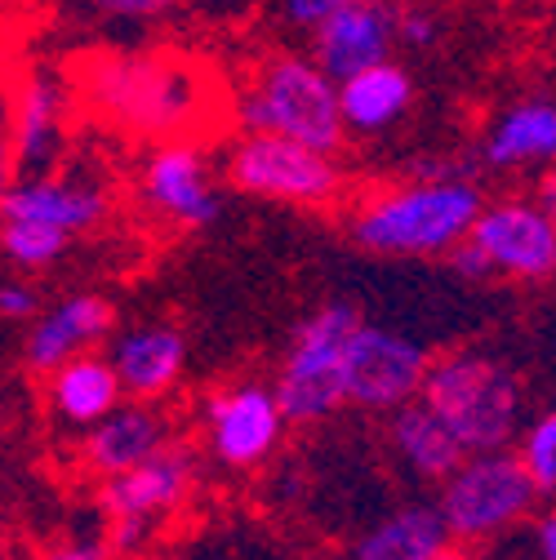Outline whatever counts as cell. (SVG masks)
Segmentation results:
<instances>
[{
    "instance_id": "cell-6",
    "label": "cell",
    "mask_w": 556,
    "mask_h": 560,
    "mask_svg": "<svg viewBox=\"0 0 556 560\" xmlns=\"http://www.w3.org/2000/svg\"><path fill=\"white\" fill-rule=\"evenodd\" d=\"M223 178L258 200H281V205H329L343 191V170L334 152H321L312 143L286 133H263L250 129L223 161Z\"/></svg>"
},
{
    "instance_id": "cell-31",
    "label": "cell",
    "mask_w": 556,
    "mask_h": 560,
    "mask_svg": "<svg viewBox=\"0 0 556 560\" xmlns=\"http://www.w3.org/2000/svg\"><path fill=\"white\" fill-rule=\"evenodd\" d=\"M352 0H286V19L294 23V27H308V32H316L325 19H334L338 10H347Z\"/></svg>"
},
{
    "instance_id": "cell-1",
    "label": "cell",
    "mask_w": 556,
    "mask_h": 560,
    "mask_svg": "<svg viewBox=\"0 0 556 560\" xmlns=\"http://www.w3.org/2000/svg\"><path fill=\"white\" fill-rule=\"evenodd\" d=\"M81 98L107 116L112 125L165 138L196 133L215 120V112L228 103L219 72L205 58L187 49H129V54H94L77 67Z\"/></svg>"
},
{
    "instance_id": "cell-27",
    "label": "cell",
    "mask_w": 556,
    "mask_h": 560,
    "mask_svg": "<svg viewBox=\"0 0 556 560\" xmlns=\"http://www.w3.org/2000/svg\"><path fill=\"white\" fill-rule=\"evenodd\" d=\"M90 10H99L103 19H125V23H143V19H161L183 0H85Z\"/></svg>"
},
{
    "instance_id": "cell-11",
    "label": "cell",
    "mask_w": 556,
    "mask_h": 560,
    "mask_svg": "<svg viewBox=\"0 0 556 560\" xmlns=\"http://www.w3.org/2000/svg\"><path fill=\"white\" fill-rule=\"evenodd\" d=\"M396 40H401V10L392 0H352L347 10H338L312 32V58L343 85L347 77L366 72V67L387 62Z\"/></svg>"
},
{
    "instance_id": "cell-22",
    "label": "cell",
    "mask_w": 556,
    "mask_h": 560,
    "mask_svg": "<svg viewBox=\"0 0 556 560\" xmlns=\"http://www.w3.org/2000/svg\"><path fill=\"white\" fill-rule=\"evenodd\" d=\"M338 90H343V116H347V129L352 133L392 129L414 103V81L392 58L366 67V72H357V77H347Z\"/></svg>"
},
{
    "instance_id": "cell-34",
    "label": "cell",
    "mask_w": 556,
    "mask_h": 560,
    "mask_svg": "<svg viewBox=\"0 0 556 560\" xmlns=\"http://www.w3.org/2000/svg\"><path fill=\"white\" fill-rule=\"evenodd\" d=\"M538 200L547 205V214L556 219V165H552V170L538 178Z\"/></svg>"
},
{
    "instance_id": "cell-17",
    "label": "cell",
    "mask_w": 556,
    "mask_h": 560,
    "mask_svg": "<svg viewBox=\"0 0 556 560\" xmlns=\"http://www.w3.org/2000/svg\"><path fill=\"white\" fill-rule=\"evenodd\" d=\"M392 450L405 458V467L414 476H424V480H450L472 454L463 450V441L454 436V428L445 423V418L424 400V396H414L409 405L392 409Z\"/></svg>"
},
{
    "instance_id": "cell-28",
    "label": "cell",
    "mask_w": 556,
    "mask_h": 560,
    "mask_svg": "<svg viewBox=\"0 0 556 560\" xmlns=\"http://www.w3.org/2000/svg\"><path fill=\"white\" fill-rule=\"evenodd\" d=\"M112 538L107 534H77L67 542H54L40 560H112Z\"/></svg>"
},
{
    "instance_id": "cell-23",
    "label": "cell",
    "mask_w": 556,
    "mask_h": 560,
    "mask_svg": "<svg viewBox=\"0 0 556 560\" xmlns=\"http://www.w3.org/2000/svg\"><path fill=\"white\" fill-rule=\"evenodd\" d=\"M450 525L441 503H414L392 516H383L352 551V560H432L450 542Z\"/></svg>"
},
{
    "instance_id": "cell-19",
    "label": "cell",
    "mask_w": 556,
    "mask_h": 560,
    "mask_svg": "<svg viewBox=\"0 0 556 560\" xmlns=\"http://www.w3.org/2000/svg\"><path fill=\"white\" fill-rule=\"evenodd\" d=\"M161 445H165V423L152 409V400L116 405L85 436V467L99 476H120L143 458H152Z\"/></svg>"
},
{
    "instance_id": "cell-14",
    "label": "cell",
    "mask_w": 556,
    "mask_h": 560,
    "mask_svg": "<svg viewBox=\"0 0 556 560\" xmlns=\"http://www.w3.org/2000/svg\"><path fill=\"white\" fill-rule=\"evenodd\" d=\"M116 320V307L103 294H72L54 303L32 320V334L23 342V365L32 374H54L62 361L81 357L90 342L107 338Z\"/></svg>"
},
{
    "instance_id": "cell-20",
    "label": "cell",
    "mask_w": 556,
    "mask_h": 560,
    "mask_svg": "<svg viewBox=\"0 0 556 560\" xmlns=\"http://www.w3.org/2000/svg\"><path fill=\"white\" fill-rule=\"evenodd\" d=\"M490 170H521V165H556V103L552 98H521L508 107L480 148Z\"/></svg>"
},
{
    "instance_id": "cell-18",
    "label": "cell",
    "mask_w": 556,
    "mask_h": 560,
    "mask_svg": "<svg viewBox=\"0 0 556 560\" xmlns=\"http://www.w3.org/2000/svg\"><path fill=\"white\" fill-rule=\"evenodd\" d=\"M125 396V383L112 365V357H72V361H62L54 374H49V409L58 423L67 428H94L103 423V418L120 405Z\"/></svg>"
},
{
    "instance_id": "cell-21",
    "label": "cell",
    "mask_w": 556,
    "mask_h": 560,
    "mask_svg": "<svg viewBox=\"0 0 556 560\" xmlns=\"http://www.w3.org/2000/svg\"><path fill=\"white\" fill-rule=\"evenodd\" d=\"M62 148V90L32 72L14 98V170H23V178H40L49 174V165L58 161Z\"/></svg>"
},
{
    "instance_id": "cell-32",
    "label": "cell",
    "mask_w": 556,
    "mask_h": 560,
    "mask_svg": "<svg viewBox=\"0 0 556 560\" xmlns=\"http://www.w3.org/2000/svg\"><path fill=\"white\" fill-rule=\"evenodd\" d=\"M40 312V299L32 285H19V280H5L0 285V316L5 320H32Z\"/></svg>"
},
{
    "instance_id": "cell-4",
    "label": "cell",
    "mask_w": 556,
    "mask_h": 560,
    "mask_svg": "<svg viewBox=\"0 0 556 560\" xmlns=\"http://www.w3.org/2000/svg\"><path fill=\"white\" fill-rule=\"evenodd\" d=\"M424 400L454 428L467 454H495L517 441L521 428V383L517 374L480 352H454L432 361Z\"/></svg>"
},
{
    "instance_id": "cell-3",
    "label": "cell",
    "mask_w": 556,
    "mask_h": 560,
    "mask_svg": "<svg viewBox=\"0 0 556 560\" xmlns=\"http://www.w3.org/2000/svg\"><path fill=\"white\" fill-rule=\"evenodd\" d=\"M236 116L245 129L286 133L321 152H338L347 143L343 90L316 58L303 54H267L236 98Z\"/></svg>"
},
{
    "instance_id": "cell-29",
    "label": "cell",
    "mask_w": 556,
    "mask_h": 560,
    "mask_svg": "<svg viewBox=\"0 0 556 560\" xmlns=\"http://www.w3.org/2000/svg\"><path fill=\"white\" fill-rule=\"evenodd\" d=\"M450 267H454V276H463V280H490V276H499V267H495V258L490 254H485L472 236L467 241H459L450 254Z\"/></svg>"
},
{
    "instance_id": "cell-9",
    "label": "cell",
    "mask_w": 556,
    "mask_h": 560,
    "mask_svg": "<svg viewBox=\"0 0 556 560\" xmlns=\"http://www.w3.org/2000/svg\"><path fill=\"white\" fill-rule=\"evenodd\" d=\"M472 241L495 258L499 276L512 280H552L556 276V219L534 196L490 200L472 228Z\"/></svg>"
},
{
    "instance_id": "cell-2",
    "label": "cell",
    "mask_w": 556,
    "mask_h": 560,
    "mask_svg": "<svg viewBox=\"0 0 556 560\" xmlns=\"http://www.w3.org/2000/svg\"><path fill=\"white\" fill-rule=\"evenodd\" d=\"M485 196L467 178H414L361 200L347 219V236L366 254L432 258L472 236Z\"/></svg>"
},
{
    "instance_id": "cell-12",
    "label": "cell",
    "mask_w": 556,
    "mask_h": 560,
    "mask_svg": "<svg viewBox=\"0 0 556 560\" xmlns=\"http://www.w3.org/2000/svg\"><path fill=\"white\" fill-rule=\"evenodd\" d=\"M143 196L178 228H210L223 214L210 165L192 143H161L143 165Z\"/></svg>"
},
{
    "instance_id": "cell-15",
    "label": "cell",
    "mask_w": 556,
    "mask_h": 560,
    "mask_svg": "<svg viewBox=\"0 0 556 560\" xmlns=\"http://www.w3.org/2000/svg\"><path fill=\"white\" fill-rule=\"evenodd\" d=\"M0 214L49 223V228H58L67 236H81V232H90V228H99L107 219V191H99L90 183L40 174V178H23V183L5 187Z\"/></svg>"
},
{
    "instance_id": "cell-25",
    "label": "cell",
    "mask_w": 556,
    "mask_h": 560,
    "mask_svg": "<svg viewBox=\"0 0 556 560\" xmlns=\"http://www.w3.org/2000/svg\"><path fill=\"white\" fill-rule=\"evenodd\" d=\"M521 458H525V467L543 494H556V409L534 418V428L521 441Z\"/></svg>"
},
{
    "instance_id": "cell-33",
    "label": "cell",
    "mask_w": 556,
    "mask_h": 560,
    "mask_svg": "<svg viewBox=\"0 0 556 560\" xmlns=\"http://www.w3.org/2000/svg\"><path fill=\"white\" fill-rule=\"evenodd\" d=\"M538 556L543 560H556V512H547V516H538Z\"/></svg>"
},
{
    "instance_id": "cell-5",
    "label": "cell",
    "mask_w": 556,
    "mask_h": 560,
    "mask_svg": "<svg viewBox=\"0 0 556 560\" xmlns=\"http://www.w3.org/2000/svg\"><path fill=\"white\" fill-rule=\"evenodd\" d=\"M361 325V312L352 303H325L312 312L276 374V400L294 428L321 423L338 405H347V342Z\"/></svg>"
},
{
    "instance_id": "cell-26",
    "label": "cell",
    "mask_w": 556,
    "mask_h": 560,
    "mask_svg": "<svg viewBox=\"0 0 556 560\" xmlns=\"http://www.w3.org/2000/svg\"><path fill=\"white\" fill-rule=\"evenodd\" d=\"M401 10V40L409 45V49H428V45H437V36H441V14L432 10V5H396Z\"/></svg>"
},
{
    "instance_id": "cell-30",
    "label": "cell",
    "mask_w": 556,
    "mask_h": 560,
    "mask_svg": "<svg viewBox=\"0 0 556 560\" xmlns=\"http://www.w3.org/2000/svg\"><path fill=\"white\" fill-rule=\"evenodd\" d=\"M157 529V521L152 516H116L112 525H107V538H112V551L116 556H129V551H138L148 542V534Z\"/></svg>"
},
{
    "instance_id": "cell-8",
    "label": "cell",
    "mask_w": 556,
    "mask_h": 560,
    "mask_svg": "<svg viewBox=\"0 0 556 560\" xmlns=\"http://www.w3.org/2000/svg\"><path fill=\"white\" fill-rule=\"evenodd\" d=\"M428 370L432 357L424 342L361 320L352 342H347V400L361 409L392 413L414 396H424Z\"/></svg>"
},
{
    "instance_id": "cell-13",
    "label": "cell",
    "mask_w": 556,
    "mask_h": 560,
    "mask_svg": "<svg viewBox=\"0 0 556 560\" xmlns=\"http://www.w3.org/2000/svg\"><path fill=\"white\" fill-rule=\"evenodd\" d=\"M192 476H196V454L187 445H161L138 467H129L120 476H107L99 503L112 521L116 516H152L157 521V516L174 512L187 499Z\"/></svg>"
},
{
    "instance_id": "cell-7",
    "label": "cell",
    "mask_w": 556,
    "mask_h": 560,
    "mask_svg": "<svg viewBox=\"0 0 556 560\" xmlns=\"http://www.w3.org/2000/svg\"><path fill=\"white\" fill-rule=\"evenodd\" d=\"M543 489L534 485L521 454L495 450V454H472L450 480H441V512L454 538L480 542L512 529L534 512V499Z\"/></svg>"
},
{
    "instance_id": "cell-10",
    "label": "cell",
    "mask_w": 556,
    "mask_h": 560,
    "mask_svg": "<svg viewBox=\"0 0 556 560\" xmlns=\"http://www.w3.org/2000/svg\"><path fill=\"white\" fill-rule=\"evenodd\" d=\"M286 409L276 392L258 383H236L205 400V432H210V454L223 467H254L263 463L286 432Z\"/></svg>"
},
{
    "instance_id": "cell-16",
    "label": "cell",
    "mask_w": 556,
    "mask_h": 560,
    "mask_svg": "<svg viewBox=\"0 0 556 560\" xmlns=\"http://www.w3.org/2000/svg\"><path fill=\"white\" fill-rule=\"evenodd\" d=\"M112 365L134 400H157L183 378L187 338L174 325H138L112 342Z\"/></svg>"
},
{
    "instance_id": "cell-24",
    "label": "cell",
    "mask_w": 556,
    "mask_h": 560,
    "mask_svg": "<svg viewBox=\"0 0 556 560\" xmlns=\"http://www.w3.org/2000/svg\"><path fill=\"white\" fill-rule=\"evenodd\" d=\"M67 245H72L67 232H58L49 223H32V219H5V232H0V249L23 271H40V267L58 262Z\"/></svg>"
},
{
    "instance_id": "cell-35",
    "label": "cell",
    "mask_w": 556,
    "mask_h": 560,
    "mask_svg": "<svg viewBox=\"0 0 556 560\" xmlns=\"http://www.w3.org/2000/svg\"><path fill=\"white\" fill-rule=\"evenodd\" d=\"M432 560H476V551H472L463 538H454V542H445V547H441Z\"/></svg>"
}]
</instances>
